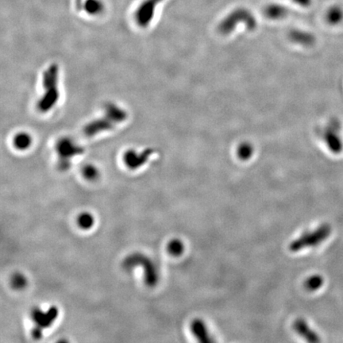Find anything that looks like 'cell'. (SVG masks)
<instances>
[{"mask_svg":"<svg viewBox=\"0 0 343 343\" xmlns=\"http://www.w3.org/2000/svg\"><path fill=\"white\" fill-rule=\"evenodd\" d=\"M331 234V226L329 224H322L313 231L304 233L299 238L293 240L289 244V251L296 253L303 249L317 247L326 240Z\"/></svg>","mask_w":343,"mask_h":343,"instance_id":"3957f363","label":"cell"},{"mask_svg":"<svg viewBox=\"0 0 343 343\" xmlns=\"http://www.w3.org/2000/svg\"><path fill=\"white\" fill-rule=\"evenodd\" d=\"M79 227L83 229H90L95 224V219L89 212H83L77 219Z\"/></svg>","mask_w":343,"mask_h":343,"instance_id":"e0dca14e","label":"cell"},{"mask_svg":"<svg viewBox=\"0 0 343 343\" xmlns=\"http://www.w3.org/2000/svg\"><path fill=\"white\" fill-rule=\"evenodd\" d=\"M139 265L143 266L145 283L149 286H155L159 280V273L156 264L151 259L141 253H135L129 256L123 263V266L128 270Z\"/></svg>","mask_w":343,"mask_h":343,"instance_id":"277c9868","label":"cell"},{"mask_svg":"<svg viewBox=\"0 0 343 343\" xmlns=\"http://www.w3.org/2000/svg\"><path fill=\"white\" fill-rule=\"evenodd\" d=\"M169 254L174 257H179L184 251V245L179 239H173L167 247Z\"/></svg>","mask_w":343,"mask_h":343,"instance_id":"ac0fdd59","label":"cell"},{"mask_svg":"<svg viewBox=\"0 0 343 343\" xmlns=\"http://www.w3.org/2000/svg\"><path fill=\"white\" fill-rule=\"evenodd\" d=\"M326 21L331 25H338L343 21V9L339 5L331 6L326 11Z\"/></svg>","mask_w":343,"mask_h":343,"instance_id":"5bb4252c","label":"cell"},{"mask_svg":"<svg viewBox=\"0 0 343 343\" xmlns=\"http://www.w3.org/2000/svg\"><path fill=\"white\" fill-rule=\"evenodd\" d=\"M82 172L84 177L89 181H95L99 177V171L96 167L91 164H87L86 166L84 167Z\"/></svg>","mask_w":343,"mask_h":343,"instance_id":"ffe728a7","label":"cell"},{"mask_svg":"<svg viewBox=\"0 0 343 343\" xmlns=\"http://www.w3.org/2000/svg\"><path fill=\"white\" fill-rule=\"evenodd\" d=\"M58 76L59 69L56 64L49 66L43 72V86L44 93L38 103V109L43 113H46L53 109L59 100Z\"/></svg>","mask_w":343,"mask_h":343,"instance_id":"6da1fadb","label":"cell"},{"mask_svg":"<svg viewBox=\"0 0 343 343\" xmlns=\"http://www.w3.org/2000/svg\"><path fill=\"white\" fill-rule=\"evenodd\" d=\"M191 331L200 343H211L215 342L209 333L206 323L202 320L196 319L192 321L191 323Z\"/></svg>","mask_w":343,"mask_h":343,"instance_id":"7c38bea8","label":"cell"},{"mask_svg":"<svg viewBox=\"0 0 343 343\" xmlns=\"http://www.w3.org/2000/svg\"><path fill=\"white\" fill-rule=\"evenodd\" d=\"M163 0H141L134 14V19L139 27L146 28L153 21L157 7Z\"/></svg>","mask_w":343,"mask_h":343,"instance_id":"ba28073f","label":"cell"},{"mask_svg":"<svg viewBox=\"0 0 343 343\" xmlns=\"http://www.w3.org/2000/svg\"><path fill=\"white\" fill-rule=\"evenodd\" d=\"M293 2L303 7H307L312 4V0H293Z\"/></svg>","mask_w":343,"mask_h":343,"instance_id":"44dd1931","label":"cell"},{"mask_svg":"<svg viewBox=\"0 0 343 343\" xmlns=\"http://www.w3.org/2000/svg\"><path fill=\"white\" fill-rule=\"evenodd\" d=\"M75 7L78 11H85L87 15L97 16L105 9L103 0H74Z\"/></svg>","mask_w":343,"mask_h":343,"instance_id":"30bf717a","label":"cell"},{"mask_svg":"<svg viewBox=\"0 0 343 343\" xmlns=\"http://www.w3.org/2000/svg\"><path fill=\"white\" fill-rule=\"evenodd\" d=\"M11 286L15 289L17 290H22L23 289L26 284H27V280L24 276L23 274H16L13 275L11 280Z\"/></svg>","mask_w":343,"mask_h":343,"instance_id":"d6986e66","label":"cell"},{"mask_svg":"<svg viewBox=\"0 0 343 343\" xmlns=\"http://www.w3.org/2000/svg\"><path fill=\"white\" fill-rule=\"evenodd\" d=\"M56 151L58 155V167L61 170H67L71 166L72 160L75 157L84 154L85 150L77 145L72 139L63 137L56 144Z\"/></svg>","mask_w":343,"mask_h":343,"instance_id":"5b68a950","label":"cell"},{"mask_svg":"<svg viewBox=\"0 0 343 343\" xmlns=\"http://www.w3.org/2000/svg\"><path fill=\"white\" fill-rule=\"evenodd\" d=\"M323 283H324V280L322 276L313 275V276L307 278V280H305L304 288L309 292H315V291L320 289L322 286Z\"/></svg>","mask_w":343,"mask_h":343,"instance_id":"2e32d148","label":"cell"},{"mask_svg":"<svg viewBox=\"0 0 343 343\" xmlns=\"http://www.w3.org/2000/svg\"><path fill=\"white\" fill-rule=\"evenodd\" d=\"M59 315V310L57 307H51L44 312L40 308H34L31 312V319L34 322V328L32 330V336L35 339H40L43 336L44 329L52 326Z\"/></svg>","mask_w":343,"mask_h":343,"instance_id":"52a82bcc","label":"cell"},{"mask_svg":"<svg viewBox=\"0 0 343 343\" xmlns=\"http://www.w3.org/2000/svg\"><path fill=\"white\" fill-rule=\"evenodd\" d=\"M293 329L297 334L308 343H318L321 341L318 334L310 327L307 321L303 319L296 320L293 323Z\"/></svg>","mask_w":343,"mask_h":343,"instance_id":"8fae6325","label":"cell"},{"mask_svg":"<svg viewBox=\"0 0 343 343\" xmlns=\"http://www.w3.org/2000/svg\"><path fill=\"white\" fill-rule=\"evenodd\" d=\"M153 152L154 151L150 149H147L140 153L135 150H129L125 154L123 160L129 169H137L147 162Z\"/></svg>","mask_w":343,"mask_h":343,"instance_id":"9c48e42d","label":"cell"},{"mask_svg":"<svg viewBox=\"0 0 343 343\" xmlns=\"http://www.w3.org/2000/svg\"><path fill=\"white\" fill-rule=\"evenodd\" d=\"M289 13V10L286 6L279 3H271L265 6V15L269 19L273 20L283 19Z\"/></svg>","mask_w":343,"mask_h":343,"instance_id":"4fadbf2b","label":"cell"},{"mask_svg":"<svg viewBox=\"0 0 343 343\" xmlns=\"http://www.w3.org/2000/svg\"><path fill=\"white\" fill-rule=\"evenodd\" d=\"M238 23L247 25L248 29H254L257 25V20L251 11L247 8H237L223 19L219 25L221 31L229 33L236 27Z\"/></svg>","mask_w":343,"mask_h":343,"instance_id":"8992f818","label":"cell"},{"mask_svg":"<svg viewBox=\"0 0 343 343\" xmlns=\"http://www.w3.org/2000/svg\"><path fill=\"white\" fill-rule=\"evenodd\" d=\"M32 138L26 133L18 134L14 138V145L19 150H25L30 147Z\"/></svg>","mask_w":343,"mask_h":343,"instance_id":"9a60e30c","label":"cell"},{"mask_svg":"<svg viewBox=\"0 0 343 343\" xmlns=\"http://www.w3.org/2000/svg\"><path fill=\"white\" fill-rule=\"evenodd\" d=\"M127 112L113 103L106 106L105 114L103 118L91 122L84 129V133L88 137H93L99 133L111 131L116 125L127 119Z\"/></svg>","mask_w":343,"mask_h":343,"instance_id":"7a4b0ae2","label":"cell"}]
</instances>
